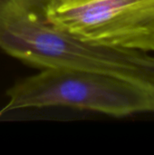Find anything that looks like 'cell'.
I'll list each match as a JSON object with an SVG mask.
<instances>
[{
	"label": "cell",
	"instance_id": "3957f363",
	"mask_svg": "<svg viewBox=\"0 0 154 155\" xmlns=\"http://www.w3.org/2000/svg\"><path fill=\"white\" fill-rule=\"evenodd\" d=\"M47 15L84 43L154 52V0H53Z\"/></svg>",
	"mask_w": 154,
	"mask_h": 155
},
{
	"label": "cell",
	"instance_id": "6da1fadb",
	"mask_svg": "<svg viewBox=\"0 0 154 155\" xmlns=\"http://www.w3.org/2000/svg\"><path fill=\"white\" fill-rule=\"evenodd\" d=\"M53 0H0V51L39 69L70 66L154 85L151 53L84 43L55 27Z\"/></svg>",
	"mask_w": 154,
	"mask_h": 155
},
{
	"label": "cell",
	"instance_id": "7a4b0ae2",
	"mask_svg": "<svg viewBox=\"0 0 154 155\" xmlns=\"http://www.w3.org/2000/svg\"><path fill=\"white\" fill-rule=\"evenodd\" d=\"M0 117L14 111L67 107L126 117L154 114V85L79 67L41 69L6 91Z\"/></svg>",
	"mask_w": 154,
	"mask_h": 155
}]
</instances>
